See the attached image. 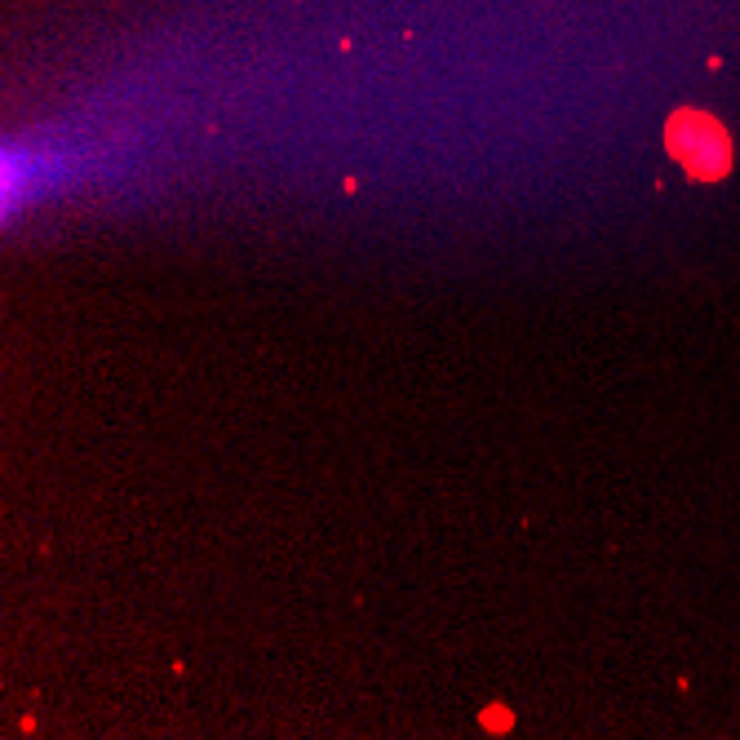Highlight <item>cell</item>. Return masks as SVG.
Listing matches in <instances>:
<instances>
[{
	"label": "cell",
	"mask_w": 740,
	"mask_h": 740,
	"mask_svg": "<svg viewBox=\"0 0 740 740\" xmlns=\"http://www.w3.org/2000/svg\"><path fill=\"white\" fill-rule=\"evenodd\" d=\"M483 727H496V732H510V714H505V709H483Z\"/></svg>",
	"instance_id": "obj_2"
},
{
	"label": "cell",
	"mask_w": 740,
	"mask_h": 740,
	"mask_svg": "<svg viewBox=\"0 0 740 740\" xmlns=\"http://www.w3.org/2000/svg\"><path fill=\"white\" fill-rule=\"evenodd\" d=\"M665 151L674 155V164H682L691 182H723L736 164V146L723 120L696 107H682L665 120Z\"/></svg>",
	"instance_id": "obj_1"
}]
</instances>
